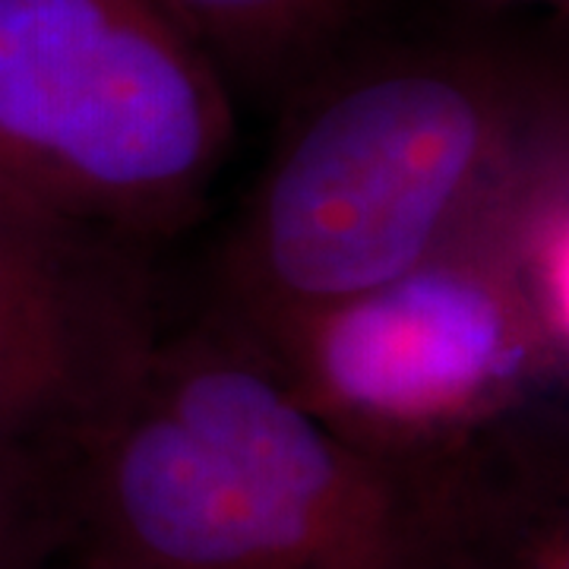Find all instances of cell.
I'll use <instances>...</instances> for the list:
<instances>
[{
    "instance_id": "obj_1",
    "label": "cell",
    "mask_w": 569,
    "mask_h": 569,
    "mask_svg": "<svg viewBox=\"0 0 569 569\" xmlns=\"http://www.w3.org/2000/svg\"><path fill=\"white\" fill-rule=\"evenodd\" d=\"M553 54L493 36L351 32L282 99L209 317L253 326L389 282L452 244L550 92Z\"/></svg>"
},
{
    "instance_id": "obj_2",
    "label": "cell",
    "mask_w": 569,
    "mask_h": 569,
    "mask_svg": "<svg viewBox=\"0 0 569 569\" xmlns=\"http://www.w3.org/2000/svg\"><path fill=\"white\" fill-rule=\"evenodd\" d=\"M231 142V86L159 0H0V197L156 244Z\"/></svg>"
},
{
    "instance_id": "obj_3",
    "label": "cell",
    "mask_w": 569,
    "mask_h": 569,
    "mask_svg": "<svg viewBox=\"0 0 569 569\" xmlns=\"http://www.w3.org/2000/svg\"><path fill=\"white\" fill-rule=\"evenodd\" d=\"M224 326L348 447L408 471L447 462L567 387V370L466 238L342 301Z\"/></svg>"
},
{
    "instance_id": "obj_4",
    "label": "cell",
    "mask_w": 569,
    "mask_h": 569,
    "mask_svg": "<svg viewBox=\"0 0 569 569\" xmlns=\"http://www.w3.org/2000/svg\"><path fill=\"white\" fill-rule=\"evenodd\" d=\"M67 550L86 569H425L146 392L61 456Z\"/></svg>"
},
{
    "instance_id": "obj_5",
    "label": "cell",
    "mask_w": 569,
    "mask_h": 569,
    "mask_svg": "<svg viewBox=\"0 0 569 569\" xmlns=\"http://www.w3.org/2000/svg\"><path fill=\"white\" fill-rule=\"evenodd\" d=\"M152 244L0 197V447L63 456L140 396Z\"/></svg>"
},
{
    "instance_id": "obj_6",
    "label": "cell",
    "mask_w": 569,
    "mask_h": 569,
    "mask_svg": "<svg viewBox=\"0 0 569 569\" xmlns=\"http://www.w3.org/2000/svg\"><path fill=\"white\" fill-rule=\"evenodd\" d=\"M553 406L443 462L433 569H569L567 443Z\"/></svg>"
},
{
    "instance_id": "obj_7",
    "label": "cell",
    "mask_w": 569,
    "mask_h": 569,
    "mask_svg": "<svg viewBox=\"0 0 569 569\" xmlns=\"http://www.w3.org/2000/svg\"><path fill=\"white\" fill-rule=\"evenodd\" d=\"M459 238L493 266L538 342L569 370L567 82L535 111Z\"/></svg>"
},
{
    "instance_id": "obj_8",
    "label": "cell",
    "mask_w": 569,
    "mask_h": 569,
    "mask_svg": "<svg viewBox=\"0 0 569 569\" xmlns=\"http://www.w3.org/2000/svg\"><path fill=\"white\" fill-rule=\"evenodd\" d=\"M222 70L257 99H279L358 32L370 0H159Z\"/></svg>"
},
{
    "instance_id": "obj_9",
    "label": "cell",
    "mask_w": 569,
    "mask_h": 569,
    "mask_svg": "<svg viewBox=\"0 0 569 569\" xmlns=\"http://www.w3.org/2000/svg\"><path fill=\"white\" fill-rule=\"evenodd\" d=\"M63 550L61 456L0 447V569H54Z\"/></svg>"
},
{
    "instance_id": "obj_10",
    "label": "cell",
    "mask_w": 569,
    "mask_h": 569,
    "mask_svg": "<svg viewBox=\"0 0 569 569\" xmlns=\"http://www.w3.org/2000/svg\"><path fill=\"white\" fill-rule=\"evenodd\" d=\"M497 3H548V7H567V0H497Z\"/></svg>"
},
{
    "instance_id": "obj_11",
    "label": "cell",
    "mask_w": 569,
    "mask_h": 569,
    "mask_svg": "<svg viewBox=\"0 0 569 569\" xmlns=\"http://www.w3.org/2000/svg\"><path fill=\"white\" fill-rule=\"evenodd\" d=\"M54 569H86V567H77V563H70V560H63V557H61V560H58V567H54Z\"/></svg>"
}]
</instances>
